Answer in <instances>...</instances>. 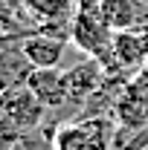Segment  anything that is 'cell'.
<instances>
[{"instance_id": "6da1fadb", "label": "cell", "mask_w": 148, "mask_h": 150, "mask_svg": "<svg viewBox=\"0 0 148 150\" xmlns=\"http://www.w3.org/2000/svg\"><path fill=\"white\" fill-rule=\"evenodd\" d=\"M47 107L29 87H12L0 95V144L12 147L18 139L44 127Z\"/></svg>"}, {"instance_id": "7a4b0ae2", "label": "cell", "mask_w": 148, "mask_h": 150, "mask_svg": "<svg viewBox=\"0 0 148 150\" xmlns=\"http://www.w3.org/2000/svg\"><path fill=\"white\" fill-rule=\"evenodd\" d=\"M119 124L113 115H90L61 121L52 136V150H116Z\"/></svg>"}, {"instance_id": "3957f363", "label": "cell", "mask_w": 148, "mask_h": 150, "mask_svg": "<svg viewBox=\"0 0 148 150\" xmlns=\"http://www.w3.org/2000/svg\"><path fill=\"white\" fill-rule=\"evenodd\" d=\"M113 35H116V32L105 23L99 6L78 9L75 18H73V23H70V40H73L84 55L96 58V61H105V58L111 55Z\"/></svg>"}, {"instance_id": "277c9868", "label": "cell", "mask_w": 148, "mask_h": 150, "mask_svg": "<svg viewBox=\"0 0 148 150\" xmlns=\"http://www.w3.org/2000/svg\"><path fill=\"white\" fill-rule=\"evenodd\" d=\"M105 67H102V61H96V58H87V61H81V64H75L70 67L64 78H67V104L73 107V110H84V104L90 101V95L99 90V84L105 81Z\"/></svg>"}, {"instance_id": "5b68a950", "label": "cell", "mask_w": 148, "mask_h": 150, "mask_svg": "<svg viewBox=\"0 0 148 150\" xmlns=\"http://www.w3.org/2000/svg\"><path fill=\"white\" fill-rule=\"evenodd\" d=\"M20 49L32 61L35 69H61V61H64V52H67V38L32 32L20 40Z\"/></svg>"}, {"instance_id": "8992f818", "label": "cell", "mask_w": 148, "mask_h": 150, "mask_svg": "<svg viewBox=\"0 0 148 150\" xmlns=\"http://www.w3.org/2000/svg\"><path fill=\"white\" fill-rule=\"evenodd\" d=\"M113 118L119 124V130H128V133H142L148 127V95L134 90V87H125V93L119 95L116 107H113Z\"/></svg>"}, {"instance_id": "52a82bcc", "label": "cell", "mask_w": 148, "mask_h": 150, "mask_svg": "<svg viewBox=\"0 0 148 150\" xmlns=\"http://www.w3.org/2000/svg\"><path fill=\"white\" fill-rule=\"evenodd\" d=\"M26 87L35 93V98L47 110L67 107V78L61 69H32Z\"/></svg>"}, {"instance_id": "ba28073f", "label": "cell", "mask_w": 148, "mask_h": 150, "mask_svg": "<svg viewBox=\"0 0 148 150\" xmlns=\"http://www.w3.org/2000/svg\"><path fill=\"white\" fill-rule=\"evenodd\" d=\"M32 61L23 55L20 40H6L0 46V90H12V87H26L29 75H32Z\"/></svg>"}, {"instance_id": "9c48e42d", "label": "cell", "mask_w": 148, "mask_h": 150, "mask_svg": "<svg viewBox=\"0 0 148 150\" xmlns=\"http://www.w3.org/2000/svg\"><path fill=\"white\" fill-rule=\"evenodd\" d=\"M116 150H128V147H116Z\"/></svg>"}, {"instance_id": "30bf717a", "label": "cell", "mask_w": 148, "mask_h": 150, "mask_svg": "<svg viewBox=\"0 0 148 150\" xmlns=\"http://www.w3.org/2000/svg\"><path fill=\"white\" fill-rule=\"evenodd\" d=\"M0 95H3V90H0Z\"/></svg>"}]
</instances>
